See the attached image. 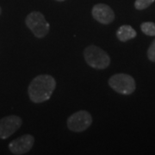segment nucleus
Returning <instances> with one entry per match:
<instances>
[{"instance_id":"nucleus-13","label":"nucleus","mask_w":155,"mask_h":155,"mask_svg":"<svg viewBox=\"0 0 155 155\" xmlns=\"http://www.w3.org/2000/svg\"><path fill=\"white\" fill-rule=\"evenodd\" d=\"M56 1H59V2H62V1H65V0H56Z\"/></svg>"},{"instance_id":"nucleus-7","label":"nucleus","mask_w":155,"mask_h":155,"mask_svg":"<svg viewBox=\"0 0 155 155\" xmlns=\"http://www.w3.org/2000/svg\"><path fill=\"white\" fill-rule=\"evenodd\" d=\"M35 138L31 134H24L15 139L9 144V149L13 154L22 155L27 153L33 147Z\"/></svg>"},{"instance_id":"nucleus-14","label":"nucleus","mask_w":155,"mask_h":155,"mask_svg":"<svg viewBox=\"0 0 155 155\" xmlns=\"http://www.w3.org/2000/svg\"><path fill=\"white\" fill-rule=\"evenodd\" d=\"M1 13H2V9H1V7H0V15H1Z\"/></svg>"},{"instance_id":"nucleus-9","label":"nucleus","mask_w":155,"mask_h":155,"mask_svg":"<svg viewBox=\"0 0 155 155\" xmlns=\"http://www.w3.org/2000/svg\"><path fill=\"white\" fill-rule=\"evenodd\" d=\"M136 31L130 25H122L116 31V36L121 41H127L136 37Z\"/></svg>"},{"instance_id":"nucleus-12","label":"nucleus","mask_w":155,"mask_h":155,"mask_svg":"<svg viewBox=\"0 0 155 155\" xmlns=\"http://www.w3.org/2000/svg\"><path fill=\"white\" fill-rule=\"evenodd\" d=\"M147 57L150 61L155 62V40L151 43L147 50Z\"/></svg>"},{"instance_id":"nucleus-10","label":"nucleus","mask_w":155,"mask_h":155,"mask_svg":"<svg viewBox=\"0 0 155 155\" xmlns=\"http://www.w3.org/2000/svg\"><path fill=\"white\" fill-rule=\"evenodd\" d=\"M141 31L149 36H155V23L152 22H145L140 25Z\"/></svg>"},{"instance_id":"nucleus-11","label":"nucleus","mask_w":155,"mask_h":155,"mask_svg":"<svg viewBox=\"0 0 155 155\" xmlns=\"http://www.w3.org/2000/svg\"><path fill=\"white\" fill-rule=\"evenodd\" d=\"M154 1L155 0H136L134 3V7L140 11L145 10L149 7Z\"/></svg>"},{"instance_id":"nucleus-4","label":"nucleus","mask_w":155,"mask_h":155,"mask_svg":"<svg viewBox=\"0 0 155 155\" xmlns=\"http://www.w3.org/2000/svg\"><path fill=\"white\" fill-rule=\"evenodd\" d=\"M109 85L117 93L122 95L132 94L135 90L134 78L125 73H117L109 79Z\"/></svg>"},{"instance_id":"nucleus-3","label":"nucleus","mask_w":155,"mask_h":155,"mask_svg":"<svg viewBox=\"0 0 155 155\" xmlns=\"http://www.w3.org/2000/svg\"><path fill=\"white\" fill-rule=\"evenodd\" d=\"M25 23L37 38L45 37L50 29V25L45 19L43 14L39 11H32L26 17Z\"/></svg>"},{"instance_id":"nucleus-1","label":"nucleus","mask_w":155,"mask_h":155,"mask_svg":"<svg viewBox=\"0 0 155 155\" xmlns=\"http://www.w3.org/2000/svg\"><path fill=\"white\" fill-rule=\"evenodd\" d=\"M56 87L54 78L48 74H41L30 82L28 88L29 99L35 104H41L49 99Z\"/></svg>"},{"instance_id":"nucleus-5","label":"nucleus","mask_w":155,"mask_h":155,"mask_svg":"<svg viewBox=\"0 0 155 155\" xmlns=\"http://www.w3.org/2000/svg\"><path fill=\"white\" fill-rule=\"evenodd\" d=\"M92 116L88 111H77L68 117L67 127L72 132L81 133L92 124Z\"/></svg>"},{"instance_id":"nucleus-8","label":"nucleus","mask_w":155,"mask_h":155,"mask_svg":"<svg viewBox=\"0 0 155 155\" xmlns=\"http://www.w3.org/2000/svg\"><path fill=\"white\" fill-rule=\"evenodd\" d=\"M92 17L102 24H110L115 19V13L110 7L104 4H97L93 6L91 11Z\"/></svg>"},{"instance_id":"nucleus-2","label":"nucleus","mask_w":155,"mask_h":155,"mask_svg":"<svg viewBox=\"0 0 155 155\" xmlns=\"http://www.w3.org/2000/svg\"><path fill=\"white\" fill-rule=\"evenodd\" d=\"M84 58L89 66L95 69H105L110 64L109 54L95 45H90L84 48Z\"/></svg>"},{"instance_id":"nucleus-6","label":"nucleus","mask_w":155,"mask_h":155,"mask_svg":"<svg viewBox=\"0 0 155 155\" xmlns=\"http://www.w3.org/2000/svg\"><path fill=\"white\" fill-rule=\"evenodd\" d=\"M22 124V118L19 116L11 115L3 117L0 119V139L9 138L20 128Z\"/></svg>"}]
</instances>
